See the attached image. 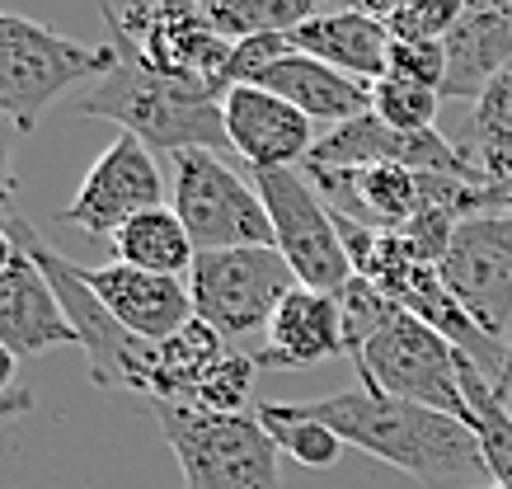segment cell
<instances>
[{"label":"cell","instance_id":"obj_5","mask_svg":"<svg viewBox=\"0 0 512 489\" xmlns=\"http://www.w3.org/2000/svg\"><path fill=\"white\" fill-rule=\"evenodd\" d=\"M118 48H85L33 19L0 15V118L33 132L52 99L85 76H109Z\"/></svg>","mask_w":512,"mask_h":489},{"label":"cell","instance_id":"obj_22","mask_svg":"<svg viewBox=\"0 0 512 489\" xmlns=\"http://www.w3.org/2000/svg\"><path fill=\"white\" fill-rule=\"evenodd\" d=\"M231 353V344L221 339L207 320H188L184 330L165 339L156 353V391H151V405L156 400H170V405H193L198 386L207 381V372Z\"/></svg>","mask_w":512,"mask_h":489},{"label":"cell","instance_id":"obj_29","mask_svg":"<svg viewBox=\"0 0 512 489\" xmlns=\"http://www.w3.org/2000/svg\"><path fill=\"white\" fill-rule=\"evenodd\" d=\"M339 311H343V339H348V358H353L357 348L367 344L381 325H386V316L395 311V301L381 292V287H372L367 278H353V283L339 292Z\"/></svg>","mask_w":512,"mask_h":489},{"label":"cell","instance_id":"obj_34","mask_svg":"<svg viewBox=\"0 0 512 489\" xmlns=\"http://www.w3.org/2000/svg\"><path fill=\"white\" fill-rule=\"evenodd\" d=\"M470 217H512V174L498 184H475L470 189Z\"/></svg>","mask_w":512,"mask_h":489},{"label":"cell","instance_id":"obj_33","mask_svg":"<svg viewBox=\"0 0 512 489\" xmlns=\"http://www.w3.org/2000/svg\"><path fill=\"white\" fill-rule=\"evenodd\" d=\"M292 52V38L287 33H264V38H240L231 43V62H226V90L235 85H259L273 62H282Z\"/></svg>","mask_w":512,"mask_h":489},{"label":"cell","instance_id":"obj_26","mask_svg":"<svg viewBox=\"0 0 512 489\" xmlns=\"http://www.w3.org/2000/svg\"><path fill=\"white\" fill-rule=\"evenodd\" d=\"M254 414H259V424L268 428V438L278 442V452H287L292 461L311 466V471H329V466L343 457V447H348L334 428L311 419L296 400L292 405H282V400H259Z\"/></svg>","mask_w":512,"mask_h":489},{"label":"cell","instance_id":"obj_7","mask_svg":"<svg viewBox=\"0 0 512 489\" xmlns=\"http://www.w3.org/2000/svg\"><path fill=\"white\" fill-rule=\"evenodd\" d=\"M24 254H33V264L47 273V283H52L57 301H62L66 320H71V330H76V348L85 353V363H90L94 386H104V391H132V395H141V400H151V391H156L160 344H146V339H137L132 330H123V325L109 316V306L90 292L80 264H71L66 254H57L43 236H33L29 245H24Z\"/></svg>","mask_w":512,"mask_h":489},{"label":"cell","instance_id":"obj_24","mask_svg":"<svg viewBox=\"0 0 512 489\" xmlns=\"http://www.w3.org/2000/svg\"><path fill=\"white\" fill-rule=\"evenodd\" d=\"M470 165L480 170L484 184H498L512 174V66L503 76L484 85V95L475 99V113L466 123V146Z\"/></svg>","mask_w":512,"mask_h":489},{"label":"cell","instance_id":"obj_3","mask_svg":"<svg viewBox=\"0 0 512 489\" xmlns=\"http://www.w3.org/2000/svg\"><path fill=\"white\" fill-rule=\"evenodd\" d=\"M170 442L184 489H282L278 442L259 414H212L193 405H151Z\"/></svg>","mask_w":512,"mask_h":489},{"label":"cell","instance_id":"obj_27","mask_svg":"<svg viewBox=\"0 0 512 489\" xmlns=\"http://www.w3.org/2000/svg\"><path fill=\"white\" fill-rule=\"evenodd\" d=\"M437 109H442V95L428 85H414L400 76H381L372 85V113L395 132H433Z\"/></svg>","mask_w":512,"mask_h":489},{"label":"cell","instance_id":"obj_10","mask_svg":"<svg viewBox=\"0 0 512 489\" xmlns=\"http://www.w3.org/2000/svg\"><path fill=\"white\" fill-rule=\"evenodd\" d=\"M320 198L339 217L362 221L372 231H404L428 207H451L470 217V179L456 174H423L404 165H357V170H306Z\"/></svg>","mask_w":512,"mask_h":489},{"label":"cell","instance_id":"obj_39","mask_svg":"<svg viewBox=\"0 0 512 489\" xmlns=\"http://www.w3.org/2000/svg\"><path fill=\"white\" fill-rule=\"evenodd\" d=\"M498 400H503L512 414V363H508V372H503V381H498Z\"/></svg>","mask_w":512,"mask_h":489},{"label":"cell","instance_id":"obj_13","mask_svg":"<svg viewBox=\"0 0 512 489\" xmlns=\"http://www.w3.org/2000/svg\"><path fill=\"white\" fill-rule=\"evenodd\" d=\"M357 165H404L423 174H456L470 184H484L461 146H451L442 132H395L376 113H362L353 123H339L320 132L315 151L301 170H357Z\"/></svg>","mask_w":512,"mask_h":489},{"label":"cell","instance_id":"obj_8","mask_svg":"<svg viewBox=\"0 0 512 489\" xmlns=\"http://www.w3.org/2000/svg\"><path fill=\"white\" fill-rule=\"evenodd\" d=\"M249 179H254V189L268 207V221H273V250L287 259L296 283L339 297L357 273L348 250H343L334 207L320 198L306 170H254Z\"/></svg>","mask_w":512,"mask_h":489},{"label":"cell","instance_id":"obj_28","mask_svg":"<svg viewBox=\"0 0 512 489\" xmlns=\"http://www.w3.org/2000/svg\"><path fill=\"white\" fill-rule=\"evenodd\" d=\"M254 372H259L254 353H245V348H231V353H226V358H221V363L212 367V372H207V381L198 386V395H193V410H212V414H254V410H249Z\"/></svg>","mask_w":512,"mask_h":489},{"label":"cell","instance_id":"obj_15","mask_svg":"<svg viewBox=\"0 0 512 489\" xmlns=\"http://www.w3.org/2000/svg\"><path fill=\"white\" fill-rule=\"evenodd\" d=\"M80 273H85L94 297L109 306V316L146 344H165L193 320L188 278H165V273H146L132 264H104V269Z\"/></svg>","mask_w":512,"mask_h":489},{"label":"cell","instance_id":"obj_2","mask_svg":"<svg viewBox=\"0 0 512 489\" xmlns=\"http://www.w3.org/2000/svg\"><path fill=\"white\" fill-rule=\"evenodd\" d=\"M76 118H104L132 132L137 142L151 151H231L226 137V99H217L202 85L160 76L156 66H146L141 57L118 48V66L104 80H94V90L71 104Z\"/></svg>","mask_w":512,"mask_h":489},{"label":"cell","instance_id":"obj_25","mask_svg":"<svg viewBox=\"0 0 512 489\" xmlns=\"http://www.w3.org/2000/svg\"><path fill=\"white\" fill-rule=\"evenodd\" d=\"M461 391H466L470 428H475L484 466H489V485L512 489V414L498 400V386L470 363L466 353H461Z\"/></svg>","mask_w":512,"mask_h":489},{"label":"cell","instance_id":"obj_19","mask_svg":"<svg viewBox=\"0 0 512 489\" xmlns=\"http://www.w3.org/2000/svg\"><path fill=\"white\" fill-rule=\"evenodd\" d=\"M512 66V0L466 10V19L447 33V85L442 99H475L484 85Z\"/></svg>","mask_w":512,"mask_h":489},{"label":"cell","instance_id":"obj_20","mask_svg":"<svg viewBox=\"0 0 512 489\" xmlns=\"http://www.w3.org/2000/svg\"><path fill=\"white\" fill-rule=\"evenodd\" d=\"M390 43H395L390 24L362 15V10L320 15L292 33L296 52H306V57L334 66V71H343V76H353V80H367V85L390 76Z\"/></svg>","mask_w":512,"mask_h":489},{"label":"cell","instance_id":"obj_30","mask_svg":"<svg viewBox=\"0 0 512 489\" xmlns=\"http://www.w3.org/2000/svg\"><path fill=\"white\" fill-rule=\"evenodd\" d=\"M466 0H400L390 15V38H433L447 43V33L466 19Z\"/></svg>","mask_w":512,"mask_h":489},{"label":"cell","instance_id":"obj_17","mask_svg":"<svg viewBox=\"0 0 512 489\" xmlns=\"http://www.w3.org/2000/svg\"><path fill=\"white\" fill-rule=\"evenodd\" d=\"M0 344L10 353H19V358L76 344V330H71L62 301H57L52 283H47V273L24 250L5 269V278H0Z\"/></svg>","mask_w":512,"mask_h":489},{"label":"cell","instance_id":"obj_31","mask_svg":"<svg viewBox=\"0 0 512 489\" xmlns=\"http://www.w3.org/2000/svg\"><path fill=\"white\" fill-rule=\"evenodd\" d=\"M390 76L428 85V90L442 95V85H447V43H433V38H395L390 43Z\"/></svg>","mask_w":512,"mask_h":489},{"label":"cell","instance_id":"obj_38","mask_svg":"<svg viewBox=\"0 0 512 489\" xmlns=\"http://www.w3.org/2000/svg\"><path fill=\"white\" fill-rule=\"evenodd\" d=\"M15 259H19V240L10 236L5 226H0V278H5V269H10Z\"/></svg>","mask_w":512,"mask_h":489},{"label":"cell","instance_id":"obj_41","mask_svg":"<svg viewBox=\"0 0 512 489\" xmlns=\"http://www.w3.org/2000/svg\"><path fill=\"white\" fill-rule=\"evenodd\" d=\"M484 489H503V485H484Z\"/></svg>","mask_w":512,"mask_h":489},{"label":"cell","instance_id":"obj_16","mask_svg":"<svg viewBox=\"0 0 512 489\" xmlns=\"http://www.w3.org/2000/svg\"><path fill=\"white\" fill-rule=\"evenodd\" d=\"M348 353L343 339V311L339 297L296 287L292 297L278 306V316L264 334V348H254L259 367H282V372H301V367H320L329 358Z\"/></svg>","mask_w":512,"mask_h":489},{"label":"cell","instance_id":"obj_18","mask_svg":"<svg viewBox=\"0 0 512 489\" xmlns=\"http://www.w3.org/2000/svg\"><path fill=\"white\" fill-rule=\"evenodd\" d=\"M259 90L287 99L311 123H329V127L353 123L362 113H372V85L367 80L343 76V71L315 62V57H306V52H296V48L259 76Z\"/></svg>","mask_w":512,"mask_h":489},{"label":"cell","instance_id":"obj_23","mask_svg":"<svg viewBox=\"0 0 512 489\" xmlns=\"http://www.w3.org/2000/svg\"><path fill=\"white\" fill-rule=\"evenodd\" d=\"M202 10L226 43H240V38H264V33L292 38L311 19L353 10V0H202Z\"/></svg>","mask_w":512,"mask_h":489},{"label":"cell","instance_id":"obj_11","mask_svg":"<svg viewBox=\"0 0 512 489\" xmlns=\"http://www.w3.org/2000/svg\"><path fill=\"white\" fill-rule=\"evenodd\" d=\"M437 273L489 339L512 344V217H466Z\"/></svg>","mask_w":512,"mask_h":489},{"label":"cell","instance_id":"obj_4","mask_svg":"<svg viewBox=\"0 0 512 489\" xmlns=\"http://www.w3.org/2000/svg\"><path fill=\"white\" fill-rule=\"evenodd\" d=\"M353 363L367 391L414 400V405H428V410H442L470 424V405L461 391V353L433 325H423L419 316H409L400 306L357 348Z\"/></svg>","mask_w":512,"mask_h":489},{"label":"cell","instance_id":"obj_36","mask_svg":"<svg viewBox=\"0 0 512 489\" xmlns=\"http://www.w3.org/2000/svg\"><path fill=\"white\" fill-rule=\"evenodd\" d=\"M353 10H362V15L381 19V24H390V15L400 10V0H353Z\"/></svg>","mask_w":512,"mask_h":489},{"label":"cell","instance_id":"obj_6","mask_svg":"<svg viewBox=\"0 0 512 489\" xmlns=\"http://www.w3.org/2000/svg\"><path fill=\"white\" fill-rule=\"evenodd\" d=\"M296 287H301L296 273L287 269V259L273 245L198 254L193 269H188L193 316L207 320L231 348L254 339V334H268L278 306Z\"/></svg>","mask_w":512,"mask_h":489},{"label":"cell","instance_id":"obj_40","mask_svg":"<svg viewBox=\"0 0 512 489\" xmlns=\"http://www.w3.org/2000/svg\"><path fill=\"white\" fill-rule=\"evenodd\" d=\"M470 10H480V5H503V0H466Z\"/></svg>","mask_w":512,"mask_h":489},{"label":"cell","instance_id":"obj_21","mask_svg":"<svg viewBox=\"0 0 512 489\" xmlns=\"http://www.w3.org/2000/svg\"><path fill=\"white\" fill-rule=\"evenodd\" d=\"M109 240H113V264H132V269L165 273V278H188L193 259H198L184 221H179V212L170 203L132 217Z\"/></svg>","mask_w":512,"mask_h":489},{"label":"cell","instance_id":"obj_1","mask_svg":"<svg viewBox=\"0 0 512 489\" xmlns=\"http://www.w3.org/2000/svg\"><path fill=\"white\" fill-rule=\"evenodd\" d=\"M296 405L334 428L348 447L414 475L428 489H470L489 480L475 428L442 410L395 400V395L367 391V386L320 395V400H296Z\"/></svg>","mask_w":512,"mask_h":489},{"label":"cell","instance_id":"obj_14","mask_svg":"<svg viewBox=\"0 0 512 489\" xmlns=\"http://www.w3.org/2000/svg\"><path fill=\"white\" fill-rule=\"evenodd\" d=\"M226 137L249 170H301L320 142L306 113L259 85H235L226 95Z\"/></svg>","mask_w":512,"mask_h":489},{"label":"cell","instance_id":"obj_9","mask_svg":"<svg viewBox=\"0 0 512 489\" xmlns=\"http://www.w3.org/2000/svg\"><path fill=\"white\" fill-rule=\"evenodd\" d=\"M170 207L179 212L198 254L273 245V221H268V207L254 189V179H240L212 151L174 156Z\"/></svg>","mask_w":512,"mask_h":489},{"label":"cell","instance_id":"obj_37","mask_svg":"<svg viewBox=\"0 0 512 489\" xmlns=\"http://www.w3.org/2000/svg\"><path fill=\"white\" fill-rule=\"evenodd\" d=\"M15 367H19V353H10V348L0 344V395L15 391Z\"/></svg>","mask_w":512,"mask_h":489},{"label":"cell","instance_id":"obj_35","mask_svg":"<svg viewBox=\"0 0 512 489\" xmlns=\"http://www.w3.org/2000/svg\"><path fill=\"white\" fill-rule=\"evenodd\" d=\"M33 410V395L29 391H10L0 395V424H10V419H19V414Z\"/></svg>","mask_w":512,"mask_h":489},{"label":"cell","instance_id":"obj_12","mask_svg":"<svg viewBox=\"0 0 512 489\" xmlns=\"http://www.w3.org/2000/svg\"><path fill=\"white\" fill-rule=\"evenodd\" d=\"M151 207H165L160 165L151 156V146L137 142L132 132H123L113 146H104V156L90 165L85 184L57 212V221L76 226L80 236H113L132 217L151 212Z\"/></svg>","mask_w":512,"mask_h":489},{"label":"cell","instance_id":"obj_32","mask_svg":"<svg viewBox=\"0 0 512 489\" xmlns=\"http://www.w3.org/2000/svg\"><path fill=\"white\" fill-rule=\"evenodd\" d=\"M24 137L10 118H0V226L19 240V250L29 245L38 231L29 226V217L19 212V174H15V142Z\"/></svg>","mask_w":512,"mask_h":489}]
</instances>
